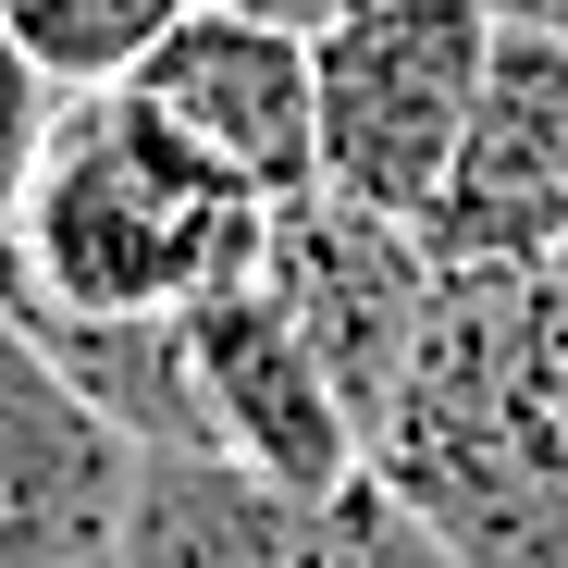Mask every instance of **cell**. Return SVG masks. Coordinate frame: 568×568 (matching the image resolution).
I'll return each instance as SVG.
<instances>
[{
  "mask_svg": "<svg viewBox=\"0 0 568 568\" xmlns=\"http://www.w3.org/2000/svg\"><path fill=\"white\" fill-rule=\"evenodd\" d=\"M112 568H457L384 483H260V469L223 457H149L136 507H124V556Z\"/></svg>",
  "mask_w": 568,
  "mask_h": 568,
  "instance_id": "4",
  "label": "cell"
},
{
  "mask_svg": "<svg viewBox=\"0 0 568 568\" xmlns=\"http://www.w3.org/2000/svg\"><path fill=\"white\" fill-rule=\"evenodd\" d=\"M445 272H556L568 260V38L495 26L483 112L457 136V173L420 223Z\"/></svg>",
  "mask_w": 568,
  "mask_h": 568,
  "instance_id": "7",
  "label": "cell"
},
{
  "mask_svg": "<svg viewBox=\"0 0 568 568\" xmlns=\"http://www.w3.org/2000/svg\"><path fill=\"white\" fill-rule=\"evenodd\" d=\"M50 136V87L13 62V38H0V235H13V199H26V161Z\"/></svg>",
  "mask_w": 568,
  "mask_h": 568,
  "instance_id": "11",
  "label": "cell"
},
{
  "mask_svg": "<svg viewBox=\"0 0 568 568\" xmlns=\"http://www.w3.org/2000/svg\"><path fill=\"white\" fill-rule=\"evenodd\" d=\"M260 247L272 211L112 87V100H50L0 235V297L26 322H185L260 284Z\"/></svg>",
  "mask_w": 568,
  "mask_h": 568,
  "instance_id": "2",
  "label": "cell"
},
{
  "mask_svg": "<svg viewBox=\"0 0 568 568\" xmlns=\"http://www.w3.org/2000/svg\"><path fill=\"white\" fill-rule=\"evenodd\" d=\"M495 74V0H371L310 38V87H322V199L371 211V223H433L457 136L483 112Z\"/></svg>",
  "mask_w": 568,
  "mask_h": 568,
  "instance_id": "3",
  "label": "cell"
},
{
  "mask_svg": "<svg viewBox=\"0 0 568 568\" xmlns=\"http://www.w3.org/2000/svg\"><path fill=\"white\" fill-rule=\"evenodd\" d=\"M199 13V0H0V38L50 100H112L161 62V38Z\"/></svg>",
  "mask_w": 568,
  "mask_h": 568,
  "instance_id": "10",
  "label": "cell"
},
{
  "mask_svg": "<svg viewBox=\"0 0 568 568\" xmlns=\"http://www.w3.org/2000/svg\"><path fill=\"white\" fill-rule=\"evenodd\" d=\"M495 26H531V38H568V0H495Z\"/></svg>",
  "mask_w": 568,
  "mask_h": 568,
  "instance_id": "13",
  "label": "cell"
},
{
  "mask_svg": "<svg viewBox=\"0 0 568 568\" xmlns=\"http://www.w3.org/2000/svg\"><path fill=\"white\" fill-rule=\"evenodd\" d=\"M235 13H272V26H297V38H322L334 13H371V0H235Z\"/></svg>",
  "mask_w": 568,
  "mask_h": 568,
  "instance_id": "12",
  "label": "cell"
},
{
  "mask_svg": "<svg viewBox=\"0 0 568 568\" xmlns=\"http://www.w3.org/2000/svg\"><path fill=\"white\" fill-rule=\"evenodd\" d=\"M136 469L149 457L62 384V358L0 297V568H112Z\"/></svg>",
  "mask_w": 568,
  "mask_h": 568,
  "instance_id": "8",
  "label": "cell"
},
{
  "mask_svg": "<svg viewBox=\"0 0 568 568\" xmlns=\"http://www.w3.org/2000/svg\"><path fill=\"white\" fill-rule=\"evenodd\" d=\"M260 284L284 297V322L310 334V358L334 371V396L371 445V420L396 408L408 384V346L433 322V284L445 260L408 235V223H371L346 199H297V211H272V247H260Z\"/></svg>",
  "mask_w": 568,
  "mask_h": 568,
  "instance_id": "6",
  "label": "cell"
},
{
  "mask_svg": "<svg viewBox=\"0 0 568 568\" xmlns=\"http://www.w3.org/2000/svg\"><path fill=\"white\" fill-rule=\"evenodd\" d=\"M384 483L457 568H568V272H445L396 408Z\"/></svg>",
  "mask_w": 568,
  "mask_h": 568,
  "instance_id": "1",
  "label": "cell"
},
{
  "mask_svg": "<svg viewBox=\"0 0 568 568\" xmlns=\"http://www.w3.org/2000/svg\"><path fill=\"white\" fill-rule=\"evenodd\" d=\"M124 100L149 124H173L223 185H247L260 211L322 199V87H310V38L297 26L235 13V0H199Z\"/></svg>",
  "mask_w": 568,
  "mask_h": 568,
  "instance_id": "5",
  "label": "cell"
},
{
  "mask_svg": "<svg viewBox=\"0 0 568 568\" xmlns=\"http://www.w3.org/2000/svg\"><path fill=\"white\" fill-rule=\"evenodd\" d=\"M185 371H199V433L223 469H260V483H297V495H334L371 469L334 371L310 358V334L284 322L272 284H235V297L185 310Z\"/></svg>",
  "mask_w": 568,
  "mask_h": 568,
  "instance_id": "9",
  "label": "cell"
},
{
  "mask_svg": "<svg viewBox=\"0 0 568 568\" xmlns=\"http://www.w3.org/2000/svg\"><path fill=\"white\" fill-rule=\"evenodd\" d=\"M556 272H568V260H556Z\"/></svg>",
  "mask_w": 568,
  "mask_h": 568,
  "instance_id": "14",
  "label": "cell"
}]
</instances>
